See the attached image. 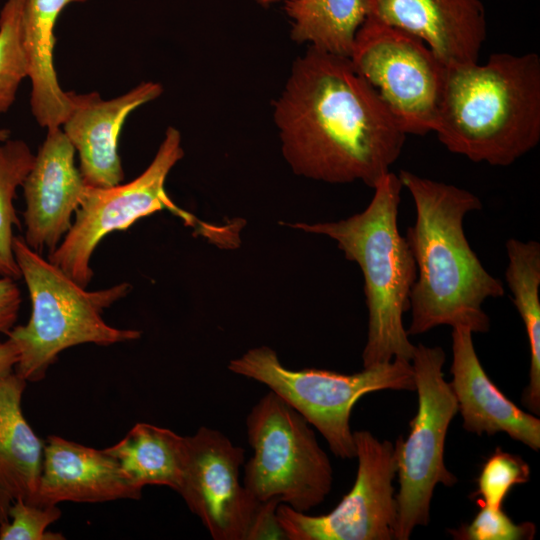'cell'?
Listing matches in <instances>:
<instances>
[{
	"instance_id": "6da1fadb",
	"label": "cell",
	"mask_w": 540,
	"mask_h": 540,
	"mask_svg": "<svg viewBox=\"0 0 540 540\" xmlns=\"http://www.w3.org/2000/svg\"><path fill=\"white\" fill-rule=\"evenodd\" d=\"M274 121L296 174L371 188L390 172L407 135L349 57L313 47L294 61Z\"/></svg>"
},
{
	"instance_id": "7a4b0ae2",
	"label": "cell",
	"mask_w": 540,
	"mask_h": 540,
	"mask_svg": "<svg viewBox=\"0 0 540 540\" xmlns=\"http://www.w3.org/2000/svg\"><path fill=\"white\" fill-rule=\"evenodd\" d=\"M415 206V222L406 231L417 277L410 293L408 335L437 326H462L473 333L489 330L482 305L504 296L502 281L492 276L472 250L464 218L482 208L474 193L431 180L408 170L397 174Z\"/></svg>"
},
{
	"instance_id": "3957f363",
	"label": "cell",
	"mask_w": 540,
	"mask_h": 540,
	"mask_svg": "<svg viewBox=\"0 0 540 540\" xmlns=\"http://www.w3.org/2000/svg\"><path fill=\"white\" fill-rule=\"evenodd\" d=\"M433 132L452 153L509 166L540 141V57L498 52L445 66Z\"/></svg>"
},
{
	"instance_id": "277c9868",
	"label": "cell",
	"mask_w": 540,
	"mask_h": 540,
	"mask_svg": "<svg viewBox=\"0 0 540 540\" xmlns=\"http://www.w3.org/2000/svg\"><path fill=\"white\" fill-rule=\"evenodd\" d=\"M373 189L368 206L347 219L292 225L333 239L345 257L362 271L368 310L363 368L395 358L411 361L415 349L403 323L417 277L412 251L398 229L403 185L390 171Z\"/></svg>"
},
{
	"instance_id": "5b68a950",
	"label": "cell",
	"mask_w": 540,
	"mask_h": 540,
	"mask_svg": "<svg viewBox=\"0 0 540 540\" xmlns=\"http://www.w3.org/2000/svg\"><path fill=\"white\" fill-rule=\"evenodd\" d=\"M13 251L32 312L27 324L13 327L7 336L19 350L15 373L26 382L42 380L67 348L85 343L107 346L140 337L141 332L112 327L102 318L104 309L126 296L130 284L87 291L31 249L23 237L14 236Z\"/></svg>"
},
{
	"instance_id": "8992f818",
	"label": "cell",
	"mask_w": 540,
	"mask_h": 540,
	"mask_svg": "<svg viewBox=\"0 0 540 540\" xmlns=\"http://www.w3.org/2000/svg\"><path fill=\"white\" fill-rule=\"evenodd\" d=\"M234 374L264 384L298 411L324 437L332 453L342 459L356 457L350 417L366 394L381 390L415 391L411 362L395 358L353 374L330 370L285 367L270 347L249 349L232 359Z\"/></svg>"
},
{
	"instance_id": "52a82bcc",
	"label": "cell",
	"mask_w": 540,
	"mask_h": 540,
	"mask_svg": "<svg viewBox=\"0 0 540 540\" xmlns=\"http://www.w3.org/2000/svg\"><path fill=\"white\" fill-rule=\"evenodd\" d=\"M246 434L253 451L242 482L258 503L277 499L308 512L328 496L333 469L309 422L270 391L251 408Z\"/></svg>"
},
{
	"instance_id": "ba28073f",
	"label": "cell",
	"mask_w": 540,
	"mask_h": 540,
	"mask_svg": "<svg viewBox=\"0 0 540 540\" xmlns=\"http://www.w3.org/2000/svg\"><path fill=\"white\" fill-rule=\"evenodd\" d=\"M445 352L441 347L415 346L411 359L418 408L406 438L395 442L399 489L394 539L407 540L417 526L430 521L436 485L453 486L457 478L445 466L447 431L458 403L444 379Z\"/></svg>"
},
{
	"instance_id": "9c48e42d",
	"label": "cell",
	"mask_w": 540,
	"mask_h": 540,
	"mask_svg": "<svg viewBox=\"0 0 540 540\" xmlns=\"http://www.w3.org/2000/svg\"><path fill=\"white\" fill-rule=\"evenodd\" d=\"M183 156L181 134L170 126L154 159L137 178L107 188L86 186L75 221L47 260L86 288L93 278L91 257L100 241L114 231L128 229L140 218L169 210L198 233L208 235L212 228L179 208L165 190L170 170Z\"/></svg>"
},
{
	"instance_id": "30bf717a",
	"label": "cell",
	"mask_w": 540,
	"mask_h": 540,
	"mask_svg": "<svg viewBox=\"0 0 540 540\" xmlns=\"http://www.w3.org/2000/svg\"><path fill=\"white\" fill-rule=\"evenodd\" d=\"M349 58L406 134L433 131L445 65L420 38L365 18Z\"/></svg>"
},
{
	"instance_id": "8fae6325",
	"label": "cell",
	"mask_w": 540,
	"mask_h": 540,
	"mask_svg": "<svg viewBox=\"0 0 540 540\" xmlns=\"http://www.w3.org/2000/svg\"><path fill=\"white\" fill-rule=\"evenodd\" d=\"M358 468L351 490L329 513L310 515L284 503L276 509L287 540H391L397 520L395 445L366 430L353 432Z\"/></svg>"
},
{
	"instance_id": "7c38bea8",
	"label": "cell",
	"mask_w": 540,
	"mask_h": 540,
	"mask_svg": "<svg viewBox=\"0 0 540 540\" xmlns=\"http://www.w3.org/2000/svg\"><path fill=\"white\" fill-rule=\"evenodd\" d=\"M178 493L214 540H246L258 503L241 480L245 452L225 434L202 426L186 436Z\"/></svg>"
},
{
	"instance_id": "4fadbf2b",
	"label": "cell",
	"mask_w": 540,
	"mask_h": 540,
	"mask_svg": "<svg viewBox=\"0 0 540 540\" xmlns=\"http://www.w3.org/2000/svg\"><path fill=\"white\" fill-rule=\"evenodd\" d=\"M75 148L60 127L47 129L46 138L22 187L25 243L34 251L52 253L72 226L85 190L74 163Z\"/></svg>"
},
{
	"instance_id": "5bb4252c",
	"label": "cell",
	"mask_w": 540,
	"mask_h": 540,
	"mask_svg": "<svg viewBox=\"0 0 540 540\" xmlns=\"http://www.w3.org/2000/svg\"><path fill=\"white\" fill-rule=\"evenodd\" d=\"M366 18L420 38L445 65L478 62L487 37L480 0H364Z\"/></svg>"
},
{
	"instance_id": "9a60e30c",
	"label": "cell",
	"mask_w": 540,
	"mask_h": 540,
	"mask_svg": "<svg viewBox=\"0 0 540 540\" xmlns=\"http://www.w3.org/2000/svg\"><path fill=\"white\" fill-rule=\"evenodd\" d=\"M163 92L159 83L143 82L127 93L103 100L96 92L79 94L77 105L63 123V132L79 154L86 186L107 188L121 184L124 171L118 138L128 115Z\"/></svg>"
},
{
	"instance_id": "2e32d148",
	"label": "cell",
	"mask_w": 540,
	"mask_h": 540,
	"mask_svg": "<svg viewBox=\"0 0 540 540\" xmlns=\"http://www.w3.org/2000/svg\"><path fill=\"white\" fill-rule=\"evenodd\" d=\"M473 332L462 326L452 330V381L463 428L477 435L506 433L537 451L540 420L508 399L484 371L474 348Z\"/></svg>"
},
{
	"instance_id": "e0dca14e",
	"label": "cell",
	"mask_w": 540,
	"mask_h": 540,
	"mask_svg": "<svg viewBox=\"0 0 540 540\" xmlns=\"http://www.w3.org/2000/svg\"><path fill=\"white\" fill-rule=\"evenodd\" d=\"M115 459L98 450L49 436L43 448L41 474L34 505L49 506L70 501L99 503L139 499Z\"/></svg>"
},
{
	"instance_id": "ac0fdd59",
	"label": "cell",
	"mask_w": 540,
	"mask_h": 540,
	"mask_svg": "<svg viewBox=\"0 0 540 540\" xmlns=\"http://www.w3.org/2000/svg\"><path fill=\"white\" fill-rule=\"evenodd\" d=\"M26 383L15 372L0 378V524L15 500L33 503L41 474L44 444L21 408Z\"/></svg>"
},
{
	"instance_id": "d6986e66",
	"label": "cell",
	"mask_w": 540,
	"mask_h": 540,
	"mask_svg": "<svg viewBox=\"0 0 540 540\" xmlns=\"http://www.w3.org/2000/svg\"><path fill=\"white\" fill-rule=\"evenodd\" d=\"M87 0H27L24 20L25 49L31 80V110L41 127L63 125L77 105L78 94L65 92L54 67V28L62 10Z\"/></svg>"
},
{
	"instance_id": "ffe728a7",
	"label": "cell",
	"mask_w": 540,
	"mask_h": 540,
	"mask_svg": "<svg viewBox=\"0 0 540 540\" xmlns=\"http://www.w3.org/2000/svg\"><path fill=\"white\" fill-rule=\"evenodd\" d=\"M129 484L142 493L147 485L179 491L186 463V437L149 423H137L115 445L105 448Z\"/></svg>"
},
{
	"instance_id": "44dd1931",
	"label": "cell",
	"mask_w": 540,
	"mask_h": 540,
	"mask_svg": "<svg viewBox=\"0 0 540 540\" xmlns=\"http://www.w3.org/2000/svg\"><path fill=\"white\" fill-rule=\"evenodd\" d=\"M508 265L505 281L520 314L529 345V382L522 402L537 416L540 413V244L535 240L510 238L506 242Z\"/></svg>"
},
{
	"instance_id": "7402d4cb",
	"label": "cell",
	"mask_w": 540,
	"mask_h": 540,
	"mask_svg": "<svg viewBox=\"0 0 540 540\" xmlns=\"http://www.w3.org/2000/svg\"><path fill=\"white\" fill-rule=\"evenodd\" d=\"M291 38L328 53L349 57L366 18L364 0H283Z\"/></svg>"
},
{
	"instance_id": "603a6c76",
	"label": "cell",
	"mask_w": 540,
	"mask_h": 540,
	"mask_svg": "<svg viewBox=\"0 0 540 540\" xmlns=\"http://www.w3.org/2000/svg\"><path fill=\"white\" fill-rule=\"evenodd\" d=\"M34 159L25 141L9 138L0 142V277L21 278L13 251V229L20 227L14 200Z\"/></svg>"
},
{
	"instance_id": "cb8c5ba5",
	"label": "cell",
	"mask_w": 540,
	"mask_h": 540,
	"mask_svg": "<svg viewBox=\"0 0 540 540\" xmlns=\"http://www.w3.org/2000/svg\"><path fill=\"white\" fill-rule=\"evenodd\" d=\"M27 0H7L0 11V114L14 103L28 77L24 20Z\"/></svg>"
},
{
	"instance_id": "d4e9b609",
	"label": "cell",
	"mask_w": 540,
	"mask_h": 540,
	"mask_svg": "<svg viewBox=\"0 0 540 540\" xmlns=\"http://www.w3.org/2000/svg\"><path fill=\"white\" fill-rule=\"evenodd\" d=\"M529 478L528 463L518 455L497 448L484 463L477 479V504L501 508L512 487L528 482Z\"/></svg>"
},
{
	"instance_id": "484cf974",
	"label": "cell",
	"mask_w": 540,
	"mask_h": 540,
	"mask_svg": "<svg viewBox=\"0 0 540 540\" xmlns=\"http://www.w3.org/2000/svg\"><path fill=\"white\" fill-rule=\"evenodd\" d=\"M61 517L57 505L38 506L23 499L8 509V521L0 524V540H61L62 534L46 531Z\"/></svg>"
},
{
	"instance_id": "4316f807",
	"label": "cell",
	"mask_w": 540,
	"mask_h": 540,
	"mask_svg": "<svg viewBox=\"0 0 540 540\" xmlns=\"http://www.w3.org/2000/svg\"><path fill=\"white\" fill-rule=\"evenodd\" d=\"M471 521L458 529L450 530L456 539L462 540H523L533 539L536 527L531 522L516 524L501 508L483 504Z\"/></svg>"
},
{
	"instance_id": "83f0119b",
	"label": "cell",
	"mask_w": 540,
	"mask_h": 540,
	"mask_svg": "<svg viewBox=\"0 0 540 540\" xmlns=\"http://www.w3.org/2000/svg\"><path fill=\"white\" fill-rule=\"evenodd\" d=\"M279 504L280 501L277 499L259 504L246 540L286 539L276 516Z\"/></svg>"
},
{
	"instance_id": "f1b7e54d",
	"label": "cell",
	"mask_w": 540,
	"mask_h": 540,
	"mask_svg": "<svg viewBox=\"0 0 540 540\" xmlns=\"http://www.w3.org/2000/svg\"><path fill=\"white\" fill-rule=\"evenodd\" d=\"M21 303V291L16 280L0 277V333L7 334L14 327Z\"/></svg>"
},
{
	"instance_id": "f546056e",
	"label": "cell",
	"mask_w": 540,
	"mask_h": 540,
	"mask_svg": "<svg viewBox=\"0 0 540 540\" xmlns=\"http://www.w3.org/2000/svg\"><path fill=\"white\" fill-rule=\"evenodd\" d=\"M18 359V347L11 339L0 343V378L13 373Z\"/></svg>"
},
{
	"instance_id": "4dcf8cb0",
	"label": "cell",
	"mask_w": 540,
	"mask_h": 540,
	"mask_svg": "<svg viewBox=\"0 0 540 540\" xmlns=\"http://www.w3.org/2000/svg\"><path fill=\"white\" fill-rule=\"evenodd\" d=\"M10 131L8 129H0V142L6 141L10 138Z\"/></svg>"
},
{
	"instance_id": "1f68e13d",
	"label": "cell",
	"mask_w": 540,
	"mask_h": 540,
	"mask_svg": "<svg viewBox=\"0 0 540 540\" xmlns=\"http://www.w3.org/2000/svg\"><path fill=\"white\" fill-rule=\"evenodd\" d=\"M279 1L283 0H256V2L261 6H269Z\"/></svg>"
}]
</instances>
